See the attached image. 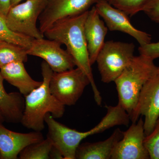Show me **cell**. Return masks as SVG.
<instances>
[{
  "mask_svg": "<svg viewBox=\"0 0 159 159\" xmlns=\"http://www.w3.org/2000/svg\"><path fill=\"white\" fill-rule=\"evenodd\" d=\"M88 13V11L60 20L43 34L48 39L57 41L66 46V51L73 57L76 66L81 69L89 77L95 102L100 106L102 97L94 80L84 34V23Z\"/></svg>",
  "mask_w": 159,
  "mask_h": 159,
  "instance_id": "6da1fadb",
  "label": "cell"
},
{
  "mask_svg": "<svg viewBox=\"0 0 159 159\" xmlns=\"http://www.w3.org/2000/svg\"><path fill=\"white\" fill-rule=\"evenodd\" d=\"M41 84L25 96V108L21 123L24 127L35 131L45 127V118L50 113L54 119L63 116L65 106L51 94L49 88L53 71L46 61L41 64Z\"/></svg>",
  "mask_w": 159,
  "mask_h": 159,
  "instance_id": "7a4b0ae2",
  "label": "cell"
},
{
  "mask_svg": "<svg viewBox=\"0 0 159 159\" xmlns=\"http://www.w3.org/2000/svg\"><path fill=\"white\" fill-rule=\"evenodd\" d=\"M153 61L141 54L134 56L114 81L119 97L118 104L129 116L136 105L143 85L157 67Z\"/></svg>",
  "mask_w": 159,
  "mask_h": 159,
  "instance_id": "3957f363",
  "label": "cell"
},
{
  "mask_svg": "<svg viewBox=\"0 0 159 159\" xmlns=\"http://www.w3.org/2000/svg\"><path fill=\"white\" fill-rule=\"evenodd\" d=\"M135 46L133 43L108 41L104 43L96 62L101 81L114 82L134 57Z\"/></svg>",
  "mask_w": 159,
  "mask_h": 159,
  "instance_id": "277c9868",
  "label": "cell"
},
{
  "mask_svg": "<svg viewBox=\"0 0 159 159\" xmlns=\"http://www.w3.org/2000/svg\"><path fill=\"white\" fill-rule=\"evenodd\" d=\"M90 84L86 74L77 67L63 72H53L49 88L51 94L64 105H75L85 88Z\"/></svg>",
  "mask_w": 159,
  "mask_h": 159,
  "instance_id": "5b68a950",
  "label": "cell"
},
{
  "mask_svg": "<svg viewBox=\"0 0 159 159\" xmlns=\"http://www.w3.org/2000/svg\"><path fill=\"white\" fill-rule=\"evenodd\" d=\"M46 6V0H27L11 6L5 17L6 22L17 33L35 39L43 38L37 21Z\"/></svg>",
  "mask_w": 159,
  "mask_h": 159,
  "instance_id": "8992f818",
  "label": "cell"
},
{
  "mask_svg": "<svg viewBox=\"0 0 159 159\" xmlns=\"http://www.w3.org/2000/svg\"><path fill=\"white\" fill-rule=\"evenodd\" d=\"M140 116L145 118V136L153 130L159 116V66L143 85L132 112L130 121L136 122Z\"/></svg>",
  "mask_w": 159,
  "mask_h": 159,
  "instance_id": "52a82bcc",
  "label": "cell"
},
{
  "mask_svg": "<svg viewBox=\"0 0 159 159\" xmlns=\"http://www.w3.org/2000/svg\"><path fill=\"white\" fill-rule=\"evenodd\" d=\"M98 0H46L45 8L39 18L42 34L55 23L89 11Z\"/></svg>",
  "mask_w": 159,
  "mask_h": 159,
  "instance_id": "ba28073f",
  "label": "cell"
},
{
  "mask_svg": "<svg viewBox=\"0 0 159 159\" xmlns=\"http://www.w3.org/2000/svg\"><path fill=\"white\" fill-rule=\"evenodd\" d=\"M61 44L57 41L43 38L32 41L28 55L42 58L54 72H63L76 66L73 57L66 50L61 48Z\"/></svg>",
  "mask_w": 159,
  "mask_h": 159,
  "instance_id": "9c48e42d",
  "label": "cell"
},
{
  "mask_svg": "<svg viewBox=\"0 0 159 159\" xmlns=\"http://www.w3.org/2000/svg\"><path fill=\"white\" fill-rule=\"evenodd\" d=\"M145 138L144 121L140 118L132 123L115 146L111 159H149V153L144 145Z\"/></svg>",
  "mask_w": 159,
  "mask_h": 159,
  "instance_id": "30bf717a",
  "label": "cell"
},
{
  "mask_svg": "<svg viewBox=\"0 0 159 159\" xmlns=\"http://www.w3.org/2000/svg\"><path fill=\"white\" fill-rule=\"evenodd\" d=\"M95 6L110 31H121L128 34L136 40L140 46L151 43L150 34L135 28L128 16L112 6L107 0H98Z\"/></svg>",
  "mask_w": 159,
  "mask_h": 159,
  "instance_id": "8fae6325",
  "label": "cell"
},
{
  "mask_svg": "<svg viewBox=\"0 0 159 159\" xmlns=\"http://www.w3.org/2000/svg\"><path fill=\"white\" fill-rule=\"evenodd\" d=\"M0 122L1 159H16L20 152L28 145L44 139L41 131L20 133L6 128Z\"/></svg>",
  "mask_w": 159,
  "mask_h": 159,
  "instance_id": "7c38bea8",
  "label": "cell"
},
{
  "mask_svg": "<svg viewBox=\"0 0 159 159\" xmlns=\"http://www.w3.org/2000/svg\"><path fill=\"white\" fill-rule=\"evenodd\" d=\"M105 23L95 6L89 10L84 25V31L91 66L96 62L97 56L105 42L108 31Z\"/></svg>",
  "mask_w": 159,
  "mask_h": 159,
  "instance_id": "4fadbf2b",
  "label": "cell"
},
{
  "mask_svg": "<svg viewBox=\"0 0 159 159\" xmlns=\"http://www.w3.org/2000/svg\"><path fill=\"white\" fill-rule=\"evenodd\" d=\"M122 137L123 131L117 128L104 141L80 144L76 150V159H111L115 146Z\"/></svg>",
  "mask_w": 159,
  "mask_h": 159,
  "instance_id": "5bb4252c",
  "label": "cell"
},
{
  "mask_svg": "<svg viewBox=\"0 0 159 159\" xmlns=\"http://www.w3.org/2000/svg\"><path fill=\"white\" fill-rule=\"evenodd\" d=\"M23 62L16 61L0 68L3 78L10 84L17 88L24 97L41 84L42 81L32 79L26 71Z\"/></svg>",
  "mask_w": 159,
  "mask_h": 159,
  "instance_id": "9a60e30c",
  "label": "cell"
},
{
  "mask_svg": "<svg viewBox=\"0 0 159 159\" xmlns=\"http://www.w3.org/2000/svg\"><path fill=\"white\" fill-rule=\"evenodd\" d=\"M4 79L0 73V111L5 121L20 122L25 108V97L20 93H7L4 88Z\"/></svg>",
  "mask_w": 159,
  "mask_h": 159,
  "instance_id": "2e32d148",
  "label": "cell"
},
{
  "mask_svg": "<svg viewBox=\"0 0 159 159\" xmlns=\"http://www.w3.org/2000/svg\"><path fill=\"white\" fill-rule=\"evenodd\" d=\"M28 55L25 48L0 40V68L11 62H25Z\"/></svg>",
  "mask_w": 159,
  "mask_h": 159,
  "instance_id": "e0dca14e",
  "label": "cell"
},
{
  "mask_svg": "<svg viewBox=\"0 0 159 159\" xmlns=\"http://www.w3.org/2000/svg\"><path fill=\"white\" fill-rule=\"evenodd\" d=\"M34 39L15 32L8 26L4 16L0 14V40L30 48Z\"/></svg>",
  "mask_w": 159,
  "mask_h": 159,
  "instance_id": "ac0fdd59",
  "label": "cell"
},
{
  "mask_svg": "<svg viewBox=\"0 0 159 159\" xmlns=\"http://www.w3.org/2000/svg\"><path fill=\"white\" fill-rule=\"evenodd\" d=\"M53 146L51 140L47 138L41 142L28 145L20 152V159H49L50 151Z\"/></svg>",
  "mask_w": 159,
  "mask_h": 159,
  "instance_id": "d6986e66",
  "label": "cell"
},
{
  "mask_svg": "<svg viewBox=\"0 0 159 159\" xmlns=\"http://www.w3.org/2000/svg\"><path fill=\"white\" fill-rule=\"evenodd\" d=\"M112 6L133 16L142 11L146 0H107Z\"/></svg>",
  "mask_w": 159,
  "mask_h": 159,
  "instance_id": "ffe728a7",
  "label": "cell"
},
{
  "mask_svg": "<svg viewBox=\"0 0 159 159\" xmlns=\"http://www.w3.org/2000/svg\"><path fill=\"white\" fill-rule=\"evenodd\" d=\"M144 145L151 159H159V116L153 130L145 136Z\"/></svg>",
  "mask_w": 159,
  "mask_h": 159,
  "instance_id": "44dd1931",
  "label": "cell"
},
{
  "mask_svg": "<svg viewBox=\"0 0 159 159\" xmlns=\"http://www.w3.org/2000/svg\"><path fill=\"white\" fill-rule=\"evenodd\" d=\"M142 11L151 20L159 23V0H146Z\"/></svg>",
  "mask_w": 159,
  "mask_h": 159,
  "instance_id": "7402d4cb",
  "label": "cell"
},
{
  "mask_svg": "<svg viewBox=\"0 0 159 159\" xmlns=\"http://www.w3.org/2000/svg\"><path fill=\"white\" fill-rule=\"evenodd\" d=\"M139 54L154 60L159 58V41L151 42L140 46L139 48Z\"/></svg>",
  "mask_w": 159,
  "mask_h": 159,
  "instance_id": "603a6c76",
  "label": "cell"
},
{
  "mask_svg": "<svg viewBox=\"0 0 159 159\" xmlns=\"http://www.w3.org/2000/svg\"><path fill=\"white\" fill-rule=\"evenodd\" d=\"M11 8V0H0V14L6 17Z\"/></svg>",
  "mask_w": 159,
  "mask_h": 159,
  "instance_id": "cb8c5ba5",
  "label": "cell"
},
{
  "mask_svg": "<svg viewBox=\"0 0 159 159\" xmlns=\"http://www.w3.org/2000/svg\"><path fill=\"white\" fill-rule=\"evenodd\" d=\"M50 159H64L62 153L59 149L53 145L49 154Z\"/></svg>",
  "mask_w": 159,
  "mask_h": 159,
  "instance_id": "d4e9b609",
  "label": "cell"
},
{
  "mask_svg": "<svg viewBox=\"0 0 159 159\" xmlns=\"http://www.w3.org/2000/svg\"><path fill=\"white\" fill-rule=\"evenodd\" d=\"M23 0H11V7L19 4Z\"/></svg>",
  "mask_w": 159,
  "mask_h": 159,
  "instance_id": "484cf974",
  "label": "cell"
},
{
  "mask_svg": "<svg viewBox=\"0 0 159 159\" xmlns=\"http://www.w3.org/2000/svg\"><path fill=\"white\" fill-rule=\"evenodd\" d=\"M5 122V120H4V118H3L2 115L1 113V111H0V122Z\"/></svg>",
  "mask_w": 159,
  "mask_h": 159,
  "instance_id": "4316f807",
  "label": "cell"
},
{
  "mask_svg": "<svg viewBox=\"0 0 159 159\" xmlns=\"http://www.w3.org/2000/svg\"><path fill=\"white\" fill-rule=\"evenodd\" d=\"M0 159H1V156H0Z\"/></svg>",
  "mask_w": 159,
  "mask_h": 159,
  "instance_id": "83f0119b",
  "label": "cell"
}]
</instances>
